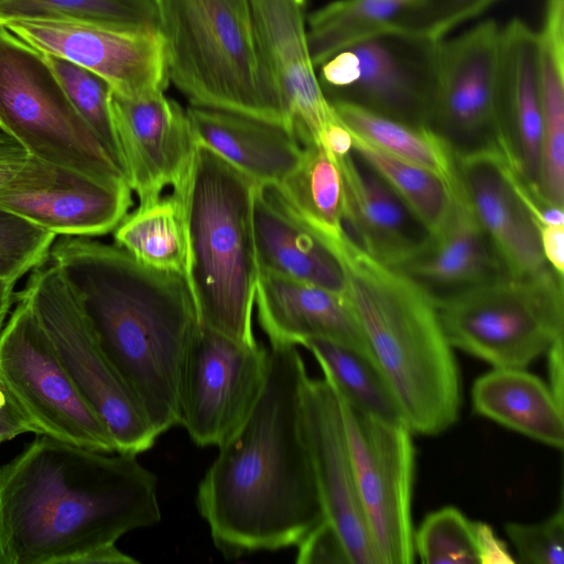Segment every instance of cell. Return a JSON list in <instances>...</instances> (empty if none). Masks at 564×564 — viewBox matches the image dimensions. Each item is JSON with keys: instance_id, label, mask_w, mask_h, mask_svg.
<instances>
[{"instance_id": "36", "label": "cell", "mask_w": 564, "mask_h": 564, "mask_svg": "<svg viewBox=\"0 0 564 564\" xmlns=\"http://www.w3.org/2000/svg\"><path fill=\"white\" fill-rule=\"evenodd\" d=\"M44 58L68 99L122 170L121 154L109 112V85L90 70L65 58L44 54ZM124 174V173H123Z\"/></svg>"}, {"instance_id": "24", "label": "cell", "mask_w": 564, "mask_h": 564, "mask_svg": "<svg viewBox=\"0 0 564 564\" xmlns=\"http://www.w3.org/2000/svg\"><path fill=\"white\" fill-rule=\"evenodd\" d=\"M254 305L270 344L324 338L375 360L341 294L260 270Z\"/></svg>"}, {"instance_id": "42", "label": "cell", "mask_w": 564, "mask_h": 564, "mask_svg": "<svg viewBox=\"0 0 564 564\" xmlns=\"http://www.w3.org/2000/svg\"><path fill=\"white\" fill-rule=\"evenodd\" d=\"M474 531L479 564L517 563L507 543L496 534L489 524L481 521H474Z\"/></svg>"}, {"instance_id": "21", "label": "cell", "mask_w": 564, "mask_h": 564, "mask_svg": "<svg viewBox=\"0 0 564 564\" xmlns=\"http://www.w3.org/2000/svg\"><path fill=\"white\" fill-rule=\"evenodd\" d=\"M539 66L538 32L519 19L502 26L497 65L500 149L520 180L540 194L542 108Z\"/></svg>"}, {"instance_id": "29", "label": "cell", "mask_w": 564, "mask_h": 564, "mask_svg": "<svg viewBox=\"0 0 564 564\" xmlns=\"http://www.w3.org/2000/svg\"><path fill=\"white\" fill-rule=\"evenodd\" d=\"M113 231L116 245L139 262L187 279V229L184 205L178 194L172 192L139 205L127 214Z\"/></svg>"}, {"instance_id": "9", "label": "cell", "mask_w": 564, "mask_h": 564, "mask_svg": "<svg viewBox=\"0 0 564 564\" xmlns=\"http://www.w3.org/2000/svg\"><path fill=\"white\" fill-rule=\"evenodd\" d=\"M0 129L37 159L105 182L128 183L44 55L1 24Z\"/></svg>"}, {"instance_id": "43", "label": "cell", "mask_w": 564, "mask_h": 564, "mask_svg": "<svg viewBox=\"0 0 564 564\" xmlns=\"http://www.w3.org/2000/svg\"><path fill=\"white\" fill-rule=\"evenodd\" d=\"M543 256L549 265L564 276V225H545L539 227Z\"/></svg>"}, {"instance_id": "33", "label": "cell", "mask_w": 564, "mask_h": 564, "mask_svg": "<svg viewBox=\"0 0 564 564\" xmlns=\"http://www.w3.org/2000/svg\"><path fill=\"white\" fill-rule=\"evenodd\" d=\"M408 0H336L307 19V42L315 67L362 41L400 30Z\"/></svg>"}, {"instance_id": "32", "label": "cell", "mask_w": 564, "mask_h": 564, "mask_svg": "<svg viewBox=\"0 0 564 564\" xmlns=\"http://www.w3.org/2000/svg\"><path fill=\"white\" fill-rule=\"evenodd\" d=\"M329 102L351 133L394 156L432 171L451 191L456 185L455 155L429 128L413 127L352 104Z\"/></svg>"}, {"instance_id": "20", "label": "cell", "mask_w": 564, "mask_h": 564, "mask_svg": "<svg viewBox=\"0 0 564 564\" xmlns=\"http://www.w3.org/2000/svg\"><path fill=\"white\" fill-rule=\"evenodd\" d=\"M306 4L307 0H250L261 55L303 148L319 145L324 129L338 119L311 57Z\"/></svg>"}, {"instance_id": "26", "label": "cell", "mask_w": 564, "mask_h": 564, "mask_svg": "<svg viewBox=\"0 0 564 564\" xmlns=\"http://www.w3.org/2000/svg\"><path fill=\"white\" fill-rule=\"evenodd\" d=\"M196 142L262 185H279L300 164L304 148L286 126L262 118L191 105Z\"/></svg>"}, {"instance_id": "16", "label": "cell", "mask_w": 564, "mask_h": 564, "mask_svg": "<svg viewBox=\"0 0 564 564\" xmlns=\"http://www.w3.org/2000/svg\"><path fill=\"white\" fill-rule=\"evenodd\" d=\"M128 183L105 182L28 156L0 187V208L57 236L96 237L113 231L132 206Z\"/></svg>"}, {"instance_id": "23", "label": "cell", "mask_w": 564, "mask_h": 564, "mask_svg": "<svg viewBox=\"0 0 564 564\" xmlns=\"http://www.w3.org/2000/svg\"><path fill=\"white\" fill-rule=\"evenodd\" d=\"M395 269L434 300L509 275L458 182L451 192L447 215L427 246Z\"/></svg>"}, {"instance_id": "47", "label": "cell", "mask_w": 564, "mask_h": 564, "mask_svg": "<svg viewBox=\"0 0 564 564\" xmlns=\"http://www.w3.org/2000/svg\"><path fill=\"white\" fill-rule=\"evenodd\" d=\"M24 433H29L24 421L0 389V444Z\"/></svg>"}, {"instance_id": "34", "label": "cell", "mask_w": 564, "mask_h": 564, "mask_svg": "<svg viewBox=\"0 0 564 564\" xmlns=\"http://www.w3.org/2000/svg\"><path fill=\"white\" fill-rule=\"evenodd\" d=\"M352 151L371 166L398 194L431 235L443 224L451 204V189L435 173L394 156L359 135Z\"/></svg>"}, {"instance_id": "25", "label": "cell", "mask_w": 564, "mask_h": 564, "mask_svg": "<svg viewBox=\"0 0 564 564\" xmlns=\"http://www.w3.org/2000/svg\"><path fill=\"white\" fill-rule=\"evenodd\" d=\"M252 221L260 270L343 295L345 279L338 258L275 185L258 184Z\"/></svg>"}, {"instance_id": "1", "label": "cell", "mask_w": 564, "mask_h": 564, "mask_svg": "<svg viewBox=\"0 0 564 564\" xmlns=\"http://www.w3.org/2000/svg\"><path fill=\"white\" fill-rule=\"evenodd\" d=\"M160 521L137 455L36 435L0 466V564H131L116 542Z\"/></svg>"}, {"instance_id": "28", "label": "cell", "mask_w": 564, "mask_h": 564, "mask_svg": "<svg viewBox=\"0 0 564 564\" xmlns=\"http://www.w3.org/2000/svg\"><path fill=\"white\" fill-rule=\"evenodd\" d=\"M539 35L542 145L539 192L564 206V2L547 0Z\"/></svg>"}, {"instance_id": "44", "label": "cell", "mask_w": 564, "mask_h": 564, "mask_svg": "<svg viewBox=\"0 0 564 564\" xmlns=\"http://www.w3.org/2000/svg\"><path fill=\"white\" fill-rule=\"evenodd\" d=\"M28 156L26 150L0 129V187L23 166Z\"/></svg>"}, {"instance_id": "4", "label": "cell", "mask_w": 564, "mask_h": 564, "mask_svg": "<svg viewBox=\"0 0 564 564\" xmlns=\"http://www.w3.org/2000/svg\"><path fill=\"white\" fill-rule=\"evenodd\" d=\"M345 279L343 297L413 434L437 435L458 419L462 387L434 297L346 234L329 245Z\"/></svg>"}, {"instance_id": "2", "label": "cell", "mask_w": 564, "mask_h": 564, "mask_svg": "<svg viewBox=\"0 0 564 564\" xmlns=\"http://www.w3.org/2000/svg\"><path fill=\"white\" fill-rule=\"evenodd\" d=\"M297 346L270 344L260 397L199 481L196 503L227 558L296 546L325 519L303 424Z\"/></svg>"}, {"instance_id": "46", "label": "cell", "mask_w": 564, "mask_h": 564, "mask_svg": "<svg viewBox=\"0 0 564 564\" xmlns=\"http://www.w3.org/2000/svg\"><path fill=\"white\" fill-rule=\"evenodd\" d=\"M549 388L555 400L564 404V352L563 335L557 337L546 350Z\"/></svg>"}, {"instance_id": "12", "label": "cell", "mask_w": 564, "mask_h": 564, "mask_svg": "<svg viewBox=\"0 0 564 564\" xmlns=\"http://www.w3.org/2000/svg\"><path fill=\"white\" fill-rule=\"evenodd\" d=\"M338 398L359 498L380 562L413 563V433L405 424L366 415Z\"/></svg>"}, {"instance_id": "41", "label": "cell", "mask_w": 564, "mask_h": 564, "mask_svg": "<svg viewBox=\"0 0 564 564\" xmlns=\"http://www.w3.org/2000/svg\"><path fill=\"white\" fill-rule=\"evenodd\" d=\"M299 564H348L344 544L334 527L324 519L296 545Z\"/></svg>"}, {"instance_id": "39", "label": "cell", "mask_w": 564, "mask_h": 564, "mask_svg": "<svg viewBox=\"0 0 564 564\" xmlns=\"http://www.w3.org/2000/svg\"><path fill=\"white\" fill-rule=\"evenodd\" d=\"M500 0H408L400 30L435 40Z\"/></svg>"}, {"instance_id": "31", "label": "cell", "mask_w": 564, "mask_h": 564, "mask_svg": "<svg viewBox=\"0 0 564 564\" xmlns=\"http://www.w3.org/2000/svg\"><path fill=\"white\" fill-rule=\"evenodd\" d=\"M275 186L327 245L343 237L341 175L336 161L321 145L304 148L297 167Z\"/></svg>"}, {"instance_id": "5", "label": "cell", "mask_w": 564, "mask_h": 564, "mask_svg": "<svg viewBox=\"0 0 564 564\" xmlns=\"http://www.w3.org/2000/svg\"><path fill=\"white\" fill-rule=\"evenodd\" d=\"M258 183L198 143L178 194L187 240V280L199 323L240 344L258 341L252 326L259 280L252 208Z\"/></svg>"}, {"instance_id": "45", "label": "cell", "mask_w": 564, "mask_h": 564, "mask_svg": "<svg viewBox=\"0 0 564 564\" xmlns=\"http://www.w3.org/2000/svg\"><path fill=\"white\" fill-rule=\"evenodd\" d=\"M319 145L334 160L345 158L352 152L351 132L338 118L324 129L319 138Z\"/></svg>"}, {"instance_id": "10", "label": "cell", "mask_w": 564, "mask_h": 564, "mask_svg": "<svg viewBox=\"0 0 564 564\" xmlns=\"http://www.w3.org/2000/svg\"><path fill=\"white\" fill-rule=\"evenodd\" d=\"M15 302L0 329V389L29 433L117 452L108 427L69 379L30 305Z\"/></svg>"}, {"instance_id": "27", "label": "cell", "mask_w": 564, "mask_h": 564, "mask_svg": "<svg viewBox=\"0 0 564 564\" xmlns=\"http://www.w3.org/2000/svg\"><path fill=\"white\" fill-rule=\"evenodd\" d=\"M476 413L551 447L564 445V406L524 368H494L471 388Z\"/></svg>"}, {"instance_id": "14", "label": "cell", "mask_w": 564, "mask_h": 564, "mask_svg": "<svg viewBox=\"0 0 564 564\" xmlns=\"http://www.w3.org/2000/svg\"><path fill=\"white\" fill-rule=\"evenodd\" d=\"M1 25L39 52L90 70L122 97L164 91L170 80L154 25L55 19H13Z\"/></svg>"}, {"instance_id": "8", "label": "cell", "mask_w": 564, "mask_h": 564, "mask_svg": "<svg viewBox=\"0 0 564 564\" xmlns=\"http://www.w3.org/2000/svg\"><path fill=\"white\" fill-rule=\"evenodd\" d=\"M563 278L503 275L435 300L453 348L494 368H525L564 330Z\"/></svg>"}, {"instance_id": "18", "label": "cell", "mask_w": 564, "mask_h": 564, "mask_svg": "<svg viewBox=\"0 0 564 564\" xmlns=\"http://www.w3.org/2000/svg\"><path fill=\"white\" fill-rule=\"evenodd\" d=\"M303 424L324 516L349 563L381 564L359 498L339 398L325 377L306 380Z\"/></svg>"}, {"instance_id": "7", "label": "cell", "mask_w": 564, "mask_h": 564, "mask_svg": "<svg viewBox=\"0 0 564 564\" xmlns=\"http://www.w3.org/2000/svg\"><path fill=\"white\" fill-rule=\"evenodd\" d=\"M15 299L34 312L69 379L108 427L117 452L139 455L150 449L159 435L104 351L76 288L48 254Z\"/></svg>"}, {"instance_id": "35", "label": "cell", "mask_w": 564, "mask_h": 564, "mask_svg": "<svg viewBox=\"0 0 564 564\" xmlns=\"http://www.w3.org/2000/svg\"><path fill=\"white\" fill-rule=\"evenodd\" d=\"M13 19H55L154 25L155 14L124 0H0V24Z\"/></svg>"}, {"instance_id": "11", "label": "cell", "mask_w": 564, "mask_h": 564, "mask_svg": "<svg viewBox=\"0 0 564 564\" xmlns=\"http://www.w3.org/2000/svg\"><path fill=\"white\" fill-rule=\"evenodd\" d=\"M442 41L401 30L383 32L324 62L317 75L321 87L329 101L427 128L438 86Z\"/></svg>"}, {"instance_id": "19", "label": "cell", "mask_w": 564, "mask_h": 564, "mask_svg": "<svg viewBox=\"0 0 564 564\" xmlns=\"http://www.w3.org/2000/svg\"><path fill=\"white\" fill-rule=\"evenodd\" d=\"M455 160L458 185L508 274L535 278L554 271L543 256L524 183L501 150L484 149Z\"/></svg>"}, {"instance_id": "49", "label": "cell", "mask_w": 564, "mask_h": 564, "mask_svg": "<svg viewBox=\"0 0 564 564\" xmlns=\"http://www.w3.org/2000/svg\"><path fill=\"white\" fill-rule=\"evenodd\" d=\"M124 1H128L130 3H133V4H137V6H140L151 12H153L155 14V2L154 0H124Z\"/></svg>"}, {"instance_id": "22", "label": "cell", "mask_w": 564, "mask_h": 564, "mask_svg": "<svg viewBox=\"0 0 564 564\" xmlns=\"http://www.w3.org/2000/svg\"><path fill=\"white\" fill-rule=\"evenodd\" d=\"M335 161L343 182V228L357 246L392 268L427 246L429 229L371 166L354 151Z\"/></svg>"}, {"instance_id": "30", "label": "cell", "mask_w": 564, "mask_h": 564, "mask_svg": "<svg viewBox=\"0 0 564 564\" xmlns=\"http://www.w3.org/2000/svg\"><path fill=\"white\" fill-rule=\"evenodd\" d=\"M301 346L311 351L324 377L352 408L387 423L405 424L395 397L372 358L324 338H308Z\"/></svg>"}, {"instance_id": "38", "label": "cell", "mask_w": 564, "mask_h": 564, "mask_svg": "<svg viewBox=\"0 0 564 564\" xmlns=\"http://www.w3.org/2000/svg\"><path fill=\"white\" fill-rule=\"evenodd\" d=\"M56 236L0 208V281L17 282L48 254Z\"/></svg>"}, {"instance_id": "40", "label": "cell", "mask_w": 564, "mask_h": 564, "mask_svg": "<svg viewBox=\"0 0 564 564\" xmlns=\"http://www.w3.org/2000/svg\"><path fill=\"white\" fill-rule=\"evenodd\" d=\"M506 533L523 564L564 563L563 507L539 523L509 522Z\"/></svg>"}, {"instance_id": "37", "label": "cell", "mask_w": 564, "mask_h": 564, "mask_svg": "<svg viewBox=\"0 0 564 564\" xmlns=\"http://www.w3.org/2000/svg\"><path fill=\"white\" fill-rule=\"evenodd\" d=\"M414 549L424 564H479L474 521L451 506L424 518L414 531Z\"/></svg>"}, {"instance_id": "17", "label": "cell", "mask_w": 564, "mask_h": 564, "mask_svg": "<svg viewBox=\"0 0 564 564\" xmlns=\"http://www.w3.org/2000/svg\"><path fill=\"white\" fill-rule=\"evenodd\" d=\"M108 105L122 170L139 205L158 199L167 186L180 192L197 147L186 110L164 91L127 98L111 90Z\"/></svg>"}, {"instance_id": "6", "label": "cell", "mask_w": 564, "mask_h": 564, "mask_svg": "<svg viewBox=\"0 0 564 564\" xmlns=\"http://www.w3.org/2000/svg\"><path fill=\"white\" fill-rule=\"evenodd\" d=\"M154 2L169 79L191 105L246 113L291 129L284 100L257 42L250 0Z\"/></svg>"}, {"instance_id": "13", "label": "cell", "mask_w": 564, "mask_h": 564, "mask_svg": "<svg viewBox=\"0 0 564 564\" xmlns=\"http://www.w3.org/2000/svg\"><path fill=\"white\" fill-rule=\"evenodd\" d=\"M269 348L240 344L202 324L181 384L182 425L198 446H219L246 421L263 389Z\"/></svg>"}, {"instance_id": "15", "label": "cell", "mask_w": 564, "mask_h": 564, "mask_svg": "<svg viewBox=\"0 0 564 564\" xmlns=\"http://www.w3.org/2000/svg\"><path fill=\"white\" fill-rule=\"evenodd\" d=\"M500 29L495 21L487 20L442 41L438 86L427 128L455 156L500 149L497 121Z\"/></svg>"}, {"instance_id": "48", "label": "cell", "mask_w": 564, "mask_h": 564, "mask_svg": "<svg viewBox=\"0 0 564 564\" xmlns=\"http://www.w3.org/2000/svg\"><path fill=\"white\" fill-rule=\"evenodd\" d=\"M14 285L13 281H0V329L15 302Z\"/></svg>"}, {"instance_id": "3", "label": "cell", "mask_w": 564, "mask_h": 564, "mask_svg": "<svg viewBox=\"0 0 564 564\" xmlns=\"http://www.w3.org/2000/svg\"><path fill=\"white\" fill-rule=\"evenodd\" d=\"M48 257L76 288L104 351L156 434L180 425L184 364L200 324L187 279L90 237L59 236Z\"/></svg>"}]
</instances>
